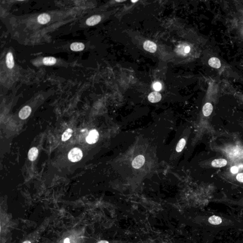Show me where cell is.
Returning a JSON list of instances; mask_svg holds the SVG:
<instances>
[{
	"label": "cell",
	"instance_id": "obj_1",
	"mask_svg": "<svg viewBox=\"0 0 243 243\" xmlns=\"http://www.w3.org/2000/svg\"><path fill=\"white\" fill-rule=\"evenodd\" d=\"M83 157V153L78 148H74L70 151L68 154V158L71 162H75L81 160Z\"/></svg>",
	"mask_w": 243,
	"mask_h": 243
},
{
	"label": "cell",
	"instance_id": "obj_2",
	"mask_svg": "<svg viewBox=\"0 0 243 243\" xmlns=\"http://www.w3.org/2000/svg\"><path fill=\"white\" fill-rule=\"evenodd\" d=\"M99 133L96 130H93L90 131L86 138V141L90 145L96 143L99 139Z\"/></svg>",
	"mask_w": 243,
	"mask_h": 243
},
{
	"label": "cell",
	"instance_id": "obj_3",
	"mask_svg": "<svg viewBox=\"0 0 243 243\" xmlns=\"http://www.w3.org/2000/svg\"><path fill=\"white\" fill-rule=\"evenodd\" d=\"M145 162V158L142 155H139L134 158L132 162V166L135 169H139L143 166Z\"/></svg>",
	"mask_w": 243,
	"mask_h": 243
},
{
	"label": "cell",
	"instance_id": "obj_4",
	"mask_svg": "<svg viewBox=\"0 0 243 243\" xmlns=\"http://www.w3.org/2000/svg\"><path fill=\"white\" fill-rule=\"evenodd\" d=\"M143 48L149 52L154 53L156 51L157 45L151 41H147L143 44Z\"/></svg>",
	"mask_w": 243,
	"mask_h": 243
},
{
	"label": "cell",
	"instance_id": "obj_5",
	"mask_svg": "<svg viewBox=\"0 0 243 243\" xmlns=\"http://www.w3.org/2000/svg\"><path fill=\"white\" fill-rule=\"evenodd\" d=\"M32 112V108L29 106H25L19 112V117L22 120H25L29 117Z\"/></svg>",
	"mask_w": 243,
	"mask_h": 243
},
{
	"label": "cell",
	"instance_id": "obj_6",
	"mask_svg": "<svg viewBox=\"0 0 243 243\" xmlns=\"http://www.w3.org/2000/svg\"><path fill=\"white\" fill-rule=\"evenodd\" d=\"M101 20V17L99 15H94L90 17L86 21V23L88 26H94L98 23Z\"/></svg>",
	"mask_w": 243,
	"mask_h": 243
},
{
	"label": "cell",
	"instance_id": "obj_7",
	"mask_svg": "<svg viewBox=\"0 0 243 243\" xmlns=\"http://www.w3.org/2000/svg\"><path fill=\"white\" fill-rule=\"evenodd\" d=\"M191 50V47L189 46L180 45L176 49V52L180 55L185 56L188 54Z\"/></svg>",
	"mask_w": 243,
	"mask_h": 243
},
{
	"label": "cell",
	"instance_id": "obj_8",
	"mask_svg": "<svg viewBox=\"0 0 243 243\" xmlns=\"http://www.w3.org/2000/svg\"><path fill=\"white\" fill-rule=\"evenodd\" d=\"M148 100L151 103H157L162 99V96L158 92H154L150 94L148 96Z\"/></svg>",
	"mask_w": 243,
	"mask_h": 243
},
{
	"label": "cell",
	"instance_id": "obj_9",
	"mask_svg": "<svg viewBox=\"0 0 243 243\" xmlns=\"http://www.w3.org/2000/svg\"><path fill=\"white\" fill-rule=\"evenodd\" d=\"M39 151L36 147H32L29 150L28 153V158L30 161L35 160L38 156Z\"/></svg>",
	"mask_w": 243,
	"mask_h": 243
},
{
	"label": "cell",
	"instance_id": "obj_10",
	"mask_svg": "<svg viewBox=\"0 0 243 243\" xmlns=\"http://www.w3.org/2000/svg\"><path fill=\"white\" fill-rule=\"evenodd\" d=\"M227 164V160L225 159H216L213 160L212 162L211 165L215 168H221L226 166Z\"/></svg>",
	"mask_w": 243,
	"mask_h": 243
},
{
	"label": "cell",
	"instance_id": "obj_11",
	"mask_svg": "<svg viewBox=\"0 0 243 243\" xmlns=\"http://www.w3.org/2000/svg\"><path fill=\"white\" fill-rule=\"evenodd\" d=\"M6 63L7 67L10 69H12L14 66V61L13 59V55L11 52H9L7 54L6 57Z\"/></svg>",
	"mask_w": 243,
	"mask_h": 243
},
{
	"label": "cell",
	"instance_id": "obj_12",
	"mask_svg": "<svg viewBox=\"0 0 243 243\" xmlns=\"http://www.w3.org/2000/svg\"><path fill=\"white\" fill-rule=\"evenodd\" d=\"M213 109V106L211 104L209 103H206L203 107L202 112L204 116L207 117L210 116V114H211Z\"/></svg>",
	"mask_w": 243,
	"mask_h": 243
},
{
	"label": "cell",
	"instance_id": "obj_13",
	"mask_svg": "<svg viewBox=\"0 0 243 243\" xmlns=\"http://www.w3.org/2000/svg\"><path fill=\"white\" fill-rule=\"evenodd\" d=\"M50 17L48 14L43 13L38 17V21L41 24H45L50 21Z\"/></svg>",
	"mask_w": 243,
	"mask_h": 243
},
{
	"label": "cell",
	"instance_id": "obj_14",
	"mask_svg": "<svg viewBox=\"0 0 243 243\" xmlns=\"http://www.w3.org/2000/svg\"><path fill=\"white\" fill-rule=\"evenodd\" d=\"M208 63L209 66L213 68H219L221 66L220 59L215 57L210 58Z\"/></svg>",
	"mask_w": 243,
	"mask_h": 243
},
{
	"label": "cell",
	"instance_id": "obj_15",
	"mask_svg": "<svg viewBox=\"0 0 243 243\" xmlns=\"http://www.w3.org/2000/svg\"><path fill=\"white\" fill-rule=\"evenodd\" d=\"M85 49V45L81 42H74L70 45V49L74 51H80Z\"/></svg>",
	"mask_w": 243,
	"mask_h": 243
},
{
	"label": "cell",
	"instance_id": "obj_16",
	"mask_svg": "<svg viewBox=\"0 0 243 243\" xmlns=\"http://www.w3.org/2000/svg\"><path fill=\"white\" fill-rule=\"evenodd\" d=\"M209 222L212 225H219L222 223V218L217 215H212L209 218Z\"/></svg>",
	"mask_w": 243,
	"mask_h": 243
},
{
	"label": "cell",
	"instance_id": "obj_17",
	"mask_svg": "<svg viewBox=\"0 0 243 243\" xmlns=\"http://www.w3.org/2000/svg\"><path fill=\"white\" fill-rule=\"evenodd\" d=\"M57 60L54 57H45L43 59V63L46 66H52L55 64Z\"/></svg>",
	"mask_w": 243,
	"mask_h": 243
},
{
	"label": "cell",
	"instance_id": "obj_18",
	"mask_svg": "<svg viewBox=\"0 0 243 243\" xmlns=\"http://www.w3.org/2000/svg\"><path fill=\"white\" fill-rule=\"evenodd\" d=\"M72 133L73 130L72 129H67L62 134V141L64 142L67 141L71 137Z\"/></svg>",
	"mask_w": 243,
	"mask_h": 243
},
{
	"label": "cell",
	"instance_id": "obj_19",
	"mask_svg": "<svg viewBox=\"0 0 243 243\" xmlns=\"http://www.w3.org/2000/svg\"><path fill=\"white\" fill-rule=\"evenodd\" d=\"M186 141L184 139H181L180 140L179 142L178 143L177 147H176V151L180 153V151H182V150L183 149L184 147L185 146Z\"/></svg>",
	"mask_w": 243,
	"mask_h": 243
},
{
	"label": "cell",
	"instance_id": "obj_20",
	"mask_svg": "<svg viewBox=\"0 0 243 243\" xmlns=\"http://www.w3.org/2000/svg\"><path fill=\"white\" fill-rule=\"evenodd\" d=\"M153 87H154V89L156 91H159L160 90L162 89V84L159 82H156L154 83L153 85Z\"/></svg>",
	"mask_w": 243,
	"mask_h": 243
},
{
	"label": "cell",
	"instance_id": "obj_21",
	"mask_svg": "<svg viewBox=\"0 0 243 243\" xmlns=\"http://www.w3.org/2000/svg\"><path fill=\"white\" fill-rule=\"evenodd\" d=\"M237 180L240 182L243 183V173H239L237 176Z\"/></svg>",
	"mask_w": 243,
	"mask_h": 243
},
{
	"label": "cell",
	"instance_id": "obj_22",
	"mask_svg": "<svg viewBox=\"0 0 243 243\" xmlns=\"http://www.w3.org/2000/svg\"><path fill=\"white\" fill-rule=\"evenodd\" d=\"M238 168L237 166H233V167H232L231 168V171L232 173L233 174H235L237 173L238 171Z\"/></svg>",
	"mask_w": 243,
	"mask_h": 243
},
{
	"label": "cell",
	"instance_id": "obj_23",
	"mask_svg": "<svg viewBox=\"0 0 243 243\" xmlns=\"http://www.w3.org/2000/svg\"><path fill=\"white\" fill-rule=\"evenodd\" d=\"M64 243H70V239L68 238H67L65 239Z\"/></svg>",
	"mask_w": 243,
	"mask_h": 243
},
{
	"label": "cell",
	"instance_id": "obj_24",
	"mask_svg": "<svg viewBox=\"0 0 243 243\" xmlns=\"http://www.w3.org/2000/svg\"><path fill=\"white\" fill-rule=\"evenodd\" d=\"M97 243H109V242L106 240H101Z\"/></svg>",
	"mask_w": 243,
	"mask_h": 243
},
{
	"label": "cell",
	"instance_id": "obj_25",
	"mask_svg": "<svg viewBox=\"0 0 243 243\" xmlns=\"http://www.w3.org/2000/svg\"><path fill=\"white\" fill-rule=\"evenodd\" d=\"M23 243H32L30 241H26L25 242H23Z\"/></svg>",
	"mask_w": 243,
	"mask_h": 243
},
{
	"label": "cell",
	"instance_id": "obj_26",
	"mask_svg": "<svg viewBox=\"0 0 243 243\" xmlns=\"http://www.w3.org/2000/svg\"><path fill=\"white\" fill-rule=\"evenodd\" d=\"M125 1V0H124V1H116V2H118V3H121V2H123V1Z\"/></svg>",
	"mask_w": 243,
	"mask_h": 243
},
{
	"label": "cell",
	"instance_id": "obj_27",
	"mask_svg": "<svg viewBox=\"0 0 243 243\" xmlns=\"http://www.w3.org/2000/svg\"><path fill=\"white\" fill-rule=\"evenodd\" d=\"M131 1L132 3H136L137 1H137H137Z\"/></svg>",
	"mask_w": 243,
	"mask_h": 243
}]
</instances>
